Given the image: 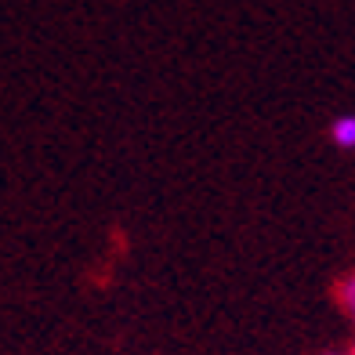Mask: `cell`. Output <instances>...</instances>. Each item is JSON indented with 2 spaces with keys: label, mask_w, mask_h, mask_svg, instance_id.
<instances>
[{
  "label": "cell",
  "mask_w": 355,
  "mask_h": 355,
  "mask_svg": "<svg viewBox=\"0 0 355 355\" xmlns=\"http://www.w3.org/2000/svg\"><path fill=\"white\" fill-rule=\"evenodd\" d=\"M327 355H337V352H327Z\"/></svg>",
  "instance_id": "3"
},
{
  "label": "cell",
  "mask_w": 355,
  "mask_h": 355,
  "mask_svg": "<svg viewBox=\"0 0 355 355\" xmlns=\"http://www.w3.org/2000/svg\"><path fill=\"white\" fill-rule=\"evenodd\" d=\"M337 301H341V309L355 319V272H352V276H345L341 283H337Z\"/></svg>",
  "instance_id": "2"
},
{
  "label": "cell",
  "mask_w": 355,
  "mask_h": 355,
  "mask_svg": "<svg viewBox=\"0 0 355 355\" xmlns=\"http://www.w3.org/2000/svg\"><path fill=\"white\" fill-rule=\"evenodd\" d=\"M330 138L337 149H355V116H337L330 127Z\"/></svg>",
  "instance_id": "1"
}]
</instances>
